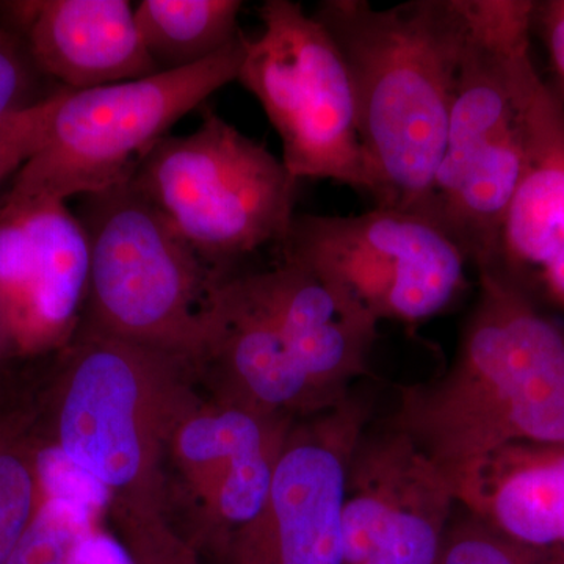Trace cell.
<instances>
[{"label":"cell","instance_id":"cell-3","mask_svg":"<svg viewBox=\"0 0 564 564\" xmlns=\"http://www.w3.org/2000/svg\"><path fill=\"white\" fill-rule=\"evenodd\" d=\"M195 367L80 325L36 399L44 444L110 492L111 503L165 505L163 462L199 402Z\"/></svg>","mask_w":564,"mask_h":564},{"label":"cell","instance_id":"cell-10","mask_svg":"<svg viewBox=\"0 0 564 564\" xmlns=\"http://www.w3.org/2000/svg\"><path fill=\"white\" fill-rule=\"evenodd\" d=\"M372 419L352 391L336 406L293 423L261 514L221 549L225 564H344L348 470Z\"/></svg>","mask_w":564,"mask_h":564},{"label":"cell","instance_id":"cell-5","mask_svg":"<svg viewBox=\"0 0 564 564\" xmlns=\"http://www.w3.org/2000/svg\"><path fill=\"white\" fill-rule=\"evenodd\" d=\"M79 220L90 243L80 325L176 356L199 372L221 272L174 231L131 180L85 195Z\"/></svg>","mask_w":564,"mask_h":564},{"label":"cell","instance_id":"cell-4","mask_svg":"<svg viewBox=\"0 0 564 564\" xmlns=\"http://www.w3.org/2000/svg\"><path fill=\"white\" fill-rule=\"evenodd\" d=\"M533 9L530 0H470L443 159L422 215L475 263L496 252L524 169L521 70Z\"/></svg>","mask_w":564,"mask_h":564},{"label":"cell","instance_id":"cell-20","mask_svg":"<svg viewBox=\"0 0 564 564\" xmlns=\"http://www.w3.org/2000/svg\"><path fill=\"white\" fill-rule=\"evenodd\" d=\"M95 534L88 505L54 494L41 503L7 564H87Z\"/></svg>","mask_w":564,"mask_h":564},{"label":"cell","instance_id":"cell-11","mask_svg":"<svg viewBox=\"0 0 564 564\" xmlns=\"http://www.w3.org/2000/svg\"><path fill=\"white\" fill-rule=\"evenodd\" d=\"M458 500L411 437L367 429L352 454L344 508V564H440Z\"/></svg>","mask_w":564,"mask_h":564},{"label":"cell","instance_id":"cell-1","mask_svg":"<svg viewBox=\"0 0 564 564\" xmlns=\"http://www.w3.org/2000/svg\"><path fill=\"white\" fill-rule=\"evenodd\" d=\"M389 425L452 484L505 445L564 444V318L477 274L454 361L434 380L402 386Z\"/></svg>","mask_w":564,"mask_h":564},{"label":"cell","instance_id":"cell-17","mask_svg":"<svg viewBox=\"0 0 564 564\" xmlns=\"http://www.w3.org/2000/svg\"><path fill=\"white\" fill-rule=\"evenodd\" d=\"M459 507L516 543L564 555V444H510L463 470Z\"/></svg>","mask_w":564,"mask_h":564},{"label":"cell","instance_id":"cell-19","mask_svg":"<svg viewBox=\"0 0 564 564\" xmlns=\"http://www.w3.org/2000/svg\"><path fill=\"white\" fill-rule=\"evenodd\" d=\"M44 445L36 399H0V564L9 563L40 510Z\"/></svg>","mask_w":564,"mask_h":564},{"label":"cell","instance_id":"cell-22","mask_svg":"<svg viewBox=\"0 0 564 564\" xmlns=\"http://www.w3.org/2000/svg\"><path fill=\"white\" fill-rule=\"evenodd\" d=\"M440 564H564V555L516 543L458 505L445 533Z\"/></svg>","mask_w":564,"mask_h":564},{"label":"cell","instance_id":"cell-8","mask_svg":"<svg viewBox=\"0 0 564 564\" xmlns=\"http://www.w3.org/2000/svg\"><path fill=\"white\" fill-rule=\"evenodd\" d=\"M262 33L248 40L237 82L261 104L296 181L323 180L373 199L375 181L358 128L343 54L314 14L267 0Z\"/></svg>","mask_w":564,"mask_h":564},{"label":"cell","instance_id":"cell-18","mask_svg":"<svg viewBox=\"0 0 564 564\" xmlns=\"http://www.w3.org/2000/svg\"><path fill=\"white\" fill-rule=\"evenodd\" d=\"M239 0H143L137 25L159 70L191 68L243 39Z\"/></svg>","mask_w":564,"mask_h":564},{"label":"cell","instance_id":"cell-23","mask_svg":"<svg viewBox=\"0 0 564 564\" xmlns=\"http://www.w3.org/2000/svg\"><path fill=\"white\" fill-rule=\"evenodd\" d=\"M68 88L52 93L28 109L14 111L0 120V181L20 172L46 140L52 117Z\"/></svg>","mask_w":564,"mask_h":564},{"label":"cell","instance_id":"cell-25","mask_svg":"<svg viewBox=\"0 0 564 564\" xmlns=\"http://www.w3.org/2000/svg\"><path fill=\"white\" fill-rule=\"evenodd\" d=\"M533 32H540L549 57L564 82V0L534 2Z\"/></svg>","mask_w":564,"mask_h":564},{"label":"cell","instance_id":"cell-13","mask_svg":"<svg viewBox=\"0 0 564 564\" xmlns=\"http://www.w3.org/2000/svg\"><path fill=\"white\" fill-rule=\"evenodd\" d=\"M521 102L524 169L496 258L481 273L564 318V106L532 55L522 65Z\"/></svg>","mask_w":564,"mask_h":564},{"label":"cell","instance_id":"cell-9","mask_svg":"<svg viewBox=\"0 0 564 564\" xmlns=\"http://www.w3.org/2000/svg\"><path fill=\"white\" fill-rule=\"evenodd\" d=\"M280 251L339 289L378 325L415 326L444 314L473 269L436 223L391 207L337 217L295 214Z\"/></svg>","mask_w":564,"mask_h":564},{"label":"cell","instance_id":"cell-14","mask_svg":"<svg viewBox=\"0 0 564 564\" xmlns=\"http://www.w3.org/2000/svg\"><path fill=\"white\" fill-rule=\"evenodd\" d=\"M90 243L66 202L0 206V296L11 345H66L87 303Z\"/></svg>","mask_w":564,"mask_h":564},{"label":"cell","instance_id":"cell-16","mask_svg":"<svg viewBox=\"0 0 564 564\" xmlns=\"http://www.w3.org/2000/svg\"><path fill=\"white\" fill-rule=\"evenodd\" d=\"M9 9L41 73L79 91L161 73L128 0H33Z\"/></svg>","mask_w":564,"mask_h":564},{"label":"cell","instance_id":"cell-26","mask_svg":"<svg viewBox=\"0 0 564 564\" xmlns=\"http://www.w3.org/2000/svg\"><path fill=\"white\" fill-rule=\"evenodd\" d=\"M11 347L9 326H7L6 311H3L2 296H0V361Z\"/></svg>","mask_w":564,"mask_h":564},{"label":"cell","instance_id":"cell-7","mask_svg":"<svg viewBox=\"0 0 564 564\" xmlns=\"http://www.w3.org/2000/svg\"><path fill=\"white\" fill-rule=\"evenodd\" d=\"M247 36L191 68L66 90L40 151L14 177L3 204L66 202L131 180L140 159L185 115L237 82Z\"/></svg>","mask_w":564,"mask_h":564},{"label":"cell","instance_id":"cell-2","mask_svg":"<svg viewBox=\"0 0 564 564\" xmlns=\"http://www.w3.org/2000/svg\"><path fill=\"white\" fill-rule=\"evenodd\" d=\"M313 14L350 74L375 206L422 215L443 159L470 0H323Z\"/></svg>","mask_w":564,"mask_h":564},{"label":"cell","instance_id":"cell-24","mask_svg":"<svg viewBox=\"0 0 564 564\" xmlns=\"http://www.w3.org/2000/svg\"><path fill=\"white\" fill-rule=\"evenodd\" d=\"M36 73L41 70L33 63L20 33L0 25V120L43 101L33 98Z\"/></svg>","mask_w":564,"mask_h":564},{"label":"cell","instance_id":"cell-21","mask_svg":"<svg viewBox=\"0 0 564 564\" xmlns=\"http://www.w3.org/2000/svg\"><path fill=\"white\" fill-rule=\"evenodd\" d=\"M111 514L131 564H203L195 545L174 532L163 507L111 503Z\"/></svg>","mask_w":564,"mask_h":564},{"label":"cell","instance_id":"cell-15","mask_svg":"<svg viewBox=\"0 0 564 564\" xmlns=\"http://www.w3.org/2000/svg\"><path fill=\"white\" fill-rule=\"evenodd\" d=\"M237 284L267 315L326 410L369 372L378 323L302 262L237 272Z\"/></svg>","mask_w":564,"mask_h":564},{"label":"cell","instance_id":"cell-12","mask_svg":"<svg viewBox=\"0 0 564 564\" xmlns=\"http://www.w3.org/2000/svg\"><path fill=\"white\" fill-rule=\"evenodd\" d=\"M295 419L243 404L199 400L170 441L169 456L195 503L191 543L220 554L265 507L274 470Z\"/></svg>","mask_w":564,"mask_h":564},{"label":"cell","instance_id":"cell-6","mask_svg":"<svg viewBox=\"0 0 564 564\" xmlns=\"http://www.w3.org/2000/svg\"><path fill=\"white\" fill-rule=\"evenodd\" d=\"M299 182L280 158L204 110L188 135H166L140 159L131 184L218 272L281 247Z\"/></svg>","mask_w":564,"mask_h":564}]
</instances>
